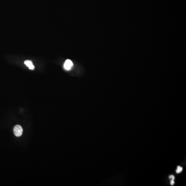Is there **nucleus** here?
Segmentation results:
<instances>
[{
	"mask_svg": "<svg viewBox=\"0 0 186 186\" xmlns=\"http://www.w3.org/2000/svg\"><path fill=\"white\" fill-rule=\"evenodd\" d=\"M24 63L29 68L30 70H33L35 68V67L34 66L33 63L31 61L27 60L25 61Z\"/></svg>",
	"mask_w": 186,
	"mask_h": 186,
	"instance_id": "3",
	"label": "nucleus"
},
{
	"mask_svg": "<svg viewBox=\"0 0 186 186\" xmlns=\"http://www.w3.org/2000/svg\"><path fill=\"white\" fill-rule=\"evenodd\" d=\"M73 65V62H72V61L69 59H67L65 61L64 64V67L65 70H69L71 69Z\"/></svg>",
	"mask_w": 186,
	"mask_h": 186,
	"instance_id": "2",
	"label": "nucleus"
},
{
	"mask_svg": "<svg viewBox=\"0 0 186 186\" xmlns=\"http://www.w3.org/2000/svg\"><path fill=\"white\" fill-rule=\"evenodd\" d=\"M183 170V168L180 166H177V169L176 170V172L177 173H181Z\"/></svg>",
	"mask_w": 186,
	"mask_h": 186,
	"instance_id": "4",
	"label": "nucleus"
},
{
	"mask_svg": "<svg viewBox=\"0 0 186 186\" xmlns=\"http://www.w3.org/2000/svg\"><path fill=\"white\" fill-rule=\"evenodd\" d=\"M169 178H170V179L174 180L175 178L174 176V175H170L169 176Z\"/></svg>",
	"mask_w": 186,
	"mask_h": 186,
	"instance_id": "5",
	"label": "nucleus"
},
{
	"mask_svg": "<svg viewBox=\"0 0 186 186\" xmlns=\"http://www.w3.org/2000/svg\"><path fill=\"white\" fill-rule=\"evenodd\" d=\"M175 183V181H174V180H171V182H170V184L171 186H173Z\"/></svg>",
	"mask_w": 186,
	"mask_h": 186,
	"instance_id": "6",
	"label": "nucleus"
},
{
	"mask_svg": "<svg viewBox=\"0 0 186 186\" xmlns=\"http://www.w3.org/2000/svg\"><path fill=\"white\" fill-rule=\"evenodd\" d=\"M13 132L16 137H20L23 133V129L21 126L17 125L13 128Z\"/></svg>",
	"mask_w": 186,
	"mask_h": 186,
	"instance_id": "1",
	"label": "nucleus"
}]
</instances>
